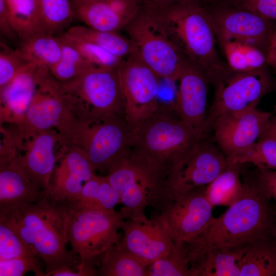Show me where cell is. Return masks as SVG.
Segmentation results:
<instances>
[{"mask_svg": "<svg viewBox=\"0 0 276 276\" xmlns=\"http://www.w3.org/2000/svg\"><path fill=\"white\" fill-rule=\"evenodd\" d=\"M240 197L192 241L183 244L190 266L206 251L216 248L244 247L276 236V211L271 197L255 175L243 180Z\"/></svg>", "mask_w": 276, "mask_h": 276, "instance_id": "cell-1", "label": "cell"}, {"mask_svg": "<svg viewBox=\"0 0 276 276\" xmlns=\"http://www.w3.org/2000/svg\"><path fill=\"white\" fill-rule=\"evenodd\" d=\"M69 210L67 202L46 195L0 216L43 261L45 276L62 267L79 269V258L67 248Z\"/></svg>", "mask_w": 276, "mask_h": 276, "instance_id": "cell-2", "label": "cell"}, {"mask_svg": "<svg viewBox=\"0 0 276 276\" xmlns=\"http://www.w3.org/2000/svg\"><path fill=\"white\" fill-rule=\"evenodd\" d=\"M154 11L185 59L209 83L216 87L233 74L217 51L215 28L203 0H185Z\"/></svg>", "mask_w": 276, "mask_h": 276, "instance_id": "cell-3", "label": "cell"}, {"mask_svg": "<svg viewBox=\"0 0 276 276\" xmlns=\"http://www.w3.org/2000/svg\"><path fill=\"white\" fill-rule=\"evenodd\" d=\"M119 193L124 219L146 216L150 206L162 212L171 202L168 174L146 156L129 147L105 175Z\"/></svg>", "mask_w": 276, "mask_h": 276, "instance_id": "cell-4", "label": "cell"}, {"mask_svg": "<svg viewBox=\"0 0 276 276\" xmlns=\"http://www.w3.org/2000/svg\"><path fill=\"white\" fill-rule=\"evenodd\" d=\"M203 139L178 117L174 103L156 111L131 130L129 146L161 167L169 175L185 161Z\"/></svg>", "mask_w": 276, "mask_h": 276, "instance_id": "cell-5", "label": "cell"}, {"mask_svg": "<svg viewBox=\"0 0 276 276\" xmlns=\"http://www.w3.org/2000/svg\"><path fill=\"white\" fill-rule=\"evenodd\" d=\"M118 68L93 67L71 80L58 81L75 117L83 121L124 118Z\"/></svg>", "mask_w": 276, "mask_h": 276, "instance_id": "cell-6", "label": "cell"}, {"mask_svg": "<svg viewBox=\"0 0 276 276\" xmlns=\"http://www.w3.org/2000/svg\"><path fill=\"white\" fill-rule=\"evenodd\" d=\"M130 130L123 117L83 121L73 116L60 130L64 145L83 150L95 172H108L129 147Z\"/></svg>", "mask_w": 276, "mask_h": 276, "instance_id": "cell-7", "label": "cell"}, {"mask_svg": "<svg viewBox=\"0 0 276 276\" xmlns=\"http://www.w3.org/2000/svg\"><path fill=\"white\" fill-rule=\"evenodd\" d=\"M69 206L68 242L80 265L97 272L102 259L121 240L119 231L124 218L120 211L108 213Z\"/></svg>", "mask_w": 276, "mask_h": 276, "instance_id": "cell-8", "label": "cell"}, {"mask_svg": "<svg viewBox=\"0 0 276 276\" xmlns=\"http://www.w3.org/2000/svg\"><path fill=\"white\" fill-rule=\"evenodd\" d=\"M123 30L135 53L160 78L173 82L178 80L187 60L155 11L141 8Z\"/></svg>", "mask_w": 276, "mask_h": 276, "instance_id": "cell-9", "label": "cell"}, {"mask_svg": "<svg viewBox=\"0 0 276 276\" xmlns=\"http://www.w3.org/2000/svg\"><path fill=\"white\" fill-rule=\"evenodd\" d=\"M118 72L124 119L131 131L159 107L160 78L135 52L123 60Z\"/></svg>", "mask_w": 276, "mask_h": 276, "instance_id": "cell-10", "label": "cell"}, {"mask_svg": "<svg viewBox=\"0 0 276 276\" xmlns=\"http://www.w3.org/2000/svg\"><path fill=\"white\" fill-rule=\"evenodd\" d=\"M71 113L59 82L47 67L39 66L36 90L24 120L12 131L18 149L37 133L56 129Z\"/></svg>", "mask_w": 276, "mask_h": 276, "instance_id": "cell-11", "label": "cell"}, {"mask_svg": "<svg viewBox=\"0 0 276 276\" xmlns=\"http://www.w3.org/2000/svg\"><path fill=\"white\" fill-rule=\"evenodd\" d=\"M267 67L244 73H233L215 87L208 110L207 131L213 122L224 115H233L257 108L262 98L275 88Z\"/></svg>", "mask_w": 276, "mask_h": 276, "instance_id": "cell-12", "label": "cell"}, {"mask_svg": "<svg viewBox=\"0 0 276 276\" xmlns=\"http://www.w3.org/2000/svg\"><path fill=\"white\" fill-rule=\"evenodd\" d=\"M205 187L195 189L172 201L157 216L174 244L182 245L194 240L214 218L213 206L206 197Z\"/></svg>", "mask_w": 276, "mask_h": 276, "instance_id": "cell-13", "label": "cell"}, {"mask_svg": "<svg viewBox=\"0 0 276 276\" xmlns=\"http://www.w3.org/2000/svg\"><path fill=\"white\" fill-rule=\"evenodd\" d=\"M205 138L202 139L194 152L172 171L169 181L172 201L195 189L206 186L228 165L226 156L218 146Z\"/></svg>", "mask_w": 276, "mask_h": 276, "instance_id": "cell-14", "label": "cell"}, {"mask_svg": "<svg viewBox=\"0 0 276 276\" xmlns=\"http://www.w3.org/2000/svg\"><path fill=\"white\" fill-rule=\"evenodd\" d=\"M271 113L257 108L238 114L217 118L210 130L218 147L227 159L234 157L255 144L267 128Z\"/></svg>", "mask_w": 276, "mask_h": 276, "instance_id": "cell-15", "label": "cell"}, {"mask_svg": "<svg viewBox=\"0 0 276 276\" xmlns=\"http://www.w3.org/2000/svg\"><path fill=\"white\" fill-rule=\"evenodd\" d=\"M123 245L146 265L167 256L174 245L171 236L157 216H146L122 221Z\"/></svg>", "mask_w": 276, "mask_h": 276, "instance_id": "cell-16", "label": "cell"}, {"mask_svg": "<svg viewBox=\"0 0 276 276\" xmlns=\"http://www.w3.org/2000/svg\"><path fill=\"white\" fill-rule=\"evenodd\" d=\"M206 5L216 31L255 45L265 53L274 27L271 20L234 5Z\"/></svg>", "mask_w": 276, "mask_h": 276, "instance_id": "cell-17", "label": "cell"}, {"mask_svg": "<svg viewBox=\"0 0 276 276\" xmlns=\"http://www.w3.org/2000/svg\"><path fill=\"white\" fill-rule=\"evenodd\" d=\"M178 87L174 103L180 119L202 139L208 134V88L209 83L203 74L187 61L178 80Z\"/></svg>", "mask_w": 276, "mask_h": 276, "instance_id": "cell-18", "label": "cell"}, {"mask_svg": "<svg viewBox=\"0 0 276 276\" xmlns=\"http://www.w3.org/2000/svg\"><path fill=\"white\" fill-rule=\"evenodd\" d=\"M63 146L61 135L55 129L37 133L22 146L17 159L35 186L46 195L51 189V177L58 156L56 146Z\"/></svg>", "mask_w": 276, "mask_h": 276, "instance_id": "cell-19", "label": "cell"}, {"mask_svg": "<svg viewBox=\"0 0 276 276\" xmlns=\"http://www.w3.org/2000/svg\"><path fill=\"white\" fill-rule=\"evenodd\" d=\"M49 195L68 203L77 199L83 187L95 173L85 152L73 145L61 147Z\"/></svg>", "mask_w": 276, "mask_h": 276, "instance_id": "cell-20", "label": "cell"}, {"mask_svg": "<svg viewBox=\"0 0 276 276\" xmlns=\"http://www.w3.org/2000/svg\"><path fill=\"white\" fill-rule=\"evenodd\" d=\"M29 63L6 86L0 88V124L16 126L24 120L34 95L39 67Z\"/></svg>", "mask_w": 276, "mask_h": 276, "instance_id": "cell-21", "label": "cell"}, {"mask_svg": "<svg viewBox=\"0 0 276 276\" xmlns=\"http://www.w3.org/2000/svg\"><path fill=\"white\" fill-rule=\"evenodd\" d=\"M17 157L9 163L0 164V216L36 202L46 195L31 181Z\"/></svg>", "mask_w": 276, "mask_h": 276, "instance_id": "cell-22", "label": "cell"}, {"mask_svg": "<svg viewBox=\"0 0 276 276\" xmlns=\"http://www.w3.org/2000/svg\"><path fill=\"white\" fill-rule=\"evenodd\" d=\"M217 42L233 73H244L268 67L265 53L260 48L215 31Z\"/></svg>", "mask_w": 276, "mask_h": 276, "instance_id": "cell-23", "label": "cell"}, {"mask_svg": "<svg viewBox=\"0 0 276 276\" xmlns=\"http://www.w3.org/2000/svg\"><path fill=\"white\" fill-rule=\"evenodd\" d=\"M244 247L206 251L191 265V276H239Z\"/></svg>", "mask_w": 276, "mask_h": 276, "instance_id": "cell-24", "label": "cell"}, {"mask_svg": "<svg viewBox=\"0 0 276 276\" xmlns=\"http://www.w3.org/2000/svg\"><path fill=\"white\" fill-rule=\"evenodd\" d=\"M69 204L77 208L114 213L115 206L120 204V197L106 176L94 173L84 185L79 198Z\"/></svg>", "mask_w": 276, "mask_h": 276, "instance_id": "cell-25", "label": "cell"}, {"mask_svg": "<svg viewBox=\"0 0 276 276\" xmlns=\"http://www.w3.org/2000/svg\"><path fill=\"white\" fill-rule=\"evenodd\" d=\"M16 50L28 63L49 69L60 59L62 42L57 36L40 33L21 40Z\"/></svg>", "mask_w": 276, "mask_h": 276, "instance_id": "cell-26", "label": "cell"}, {"mask_svg": "<svg viewBox=\"0 0 276 276\" xmlns=\"http://www.w3.org/2000/svg\"><path fill=\"white\" fill-rule=\"evenodd\" d=\"M148 266L128 250L120 240L100 262L97 275L147 276Z\"/></svg>", "mask_w": 276, "mask_h": 276, "instance_id": "cell-27", "label": "cell"}, {"mask_svg": "<svg viewBox=\"0 0 276 276\" xmlns=\"http://www.w3.org/2000/svg\"><path fill=\"white\" fill-rule=\"evenodd\" d=\"M241 168L240 164H228L226 168L205 187L206 197L213 207L229 206L240 197L243 190Z\"/></svg>", "mask_w": 276, "mask_h": 276, "instance_id": "cell-28", "label": "cell"}, {"mask_svg": "<svg viewBox=\"0 0 276 276\" xmlns=\"http://www.w3.org/2000/svg\"><path fill=\"white\" fill-rule=\"evenodd\" d=\"M276 275L274 241H259L245 246L239 276Z\"/></svg>", "mask_w": 276, "mask_h": 276, "instance_id": "cell-29", "label": "cell"}, {"mask_svg": "<svg viewBox=\"0 0 276 276\" xmlns=\"http://www.w3.org/2000/svg\"><path fill=\"white\" fill-rule=\"evenodd\" d=\"M74 14L86 26L99 31L118 32L128 25L106 0L83 4L74 10Z\"/></svg>", "mask_w": 276, "mask_h": 276, "instance_id": "cell-30", "label": "cell"}, {"mask_svg": "<svg viewBox=\"0 0 276 276\" xmlns=\"http://www.w3.org/2000/svg\"><path fill=\"white\" fill-rule=\"evenodd\" d=\"M64 32L123 59L135 52V48L130 39L120 35L118 32L99 31L80 25L70 27Z\"/></svg>", "mask_w": 276, "mask_h": 276, "instance_id": "cell-31", "label": "cell"}, {"mask_svg": "<svg viewBox=\"0 0 276 276\" xmlns=\"http://www.w3.org/2000/svg\"><path fill=\"white\" fill-rule=\"evenodd\" d=\"M36 2L44 33L59 35L70 27L75 17L71 0H36Z\"/></svg>", "mask_w": 276, "mask_h": 276, "instance_id": "cell-32", "label": "cell"}, {"mask_svg": "<svg viewBox=\"0 0 276 276\" xmlns=\"http://www.w3.org/2000/svg\"><path fill=\"white\" fill-rule=\"evenodd\" d=\"M5 1L10 22L20 41L35 34L44 33L36 0Z\"/></svg>", "mask_w": 276, "mask_h": 276, "instance_id": "cell-33", "label": "cell"}, {"mask_svg": "<svg viewBox=\"0 0 276 276\" xmlns=\"http://www.w3.org/2000/svg\"><path fill=\"white\" fill-rule=\"evenodd\" d=\"M227 161L229 164L250 163L258 169L276 170V137L265 131L250 148Z\"/></svg>", "mask_w": 276, "mask_h": 276, "instance_id": "cell-34", "label": "cell"}, {"mask_svg": "<svg viewBox=\"0 0 276 276\" xmlns=\"http://www.w3.org/2000/svg\"><path fill=\"white\" fill-rule=\"evenodd\" d=\"M60 40L62 42L61 58L57 63L49 68L51 74L57 81L71 80L95 67L88 62L73 45L61 39Z\"/></svg>", "mask_w": 276, "mask_h": 276, "instance_id": "cell-35", "label": "cell"}, {"mask_svg": "<svg viewBox=\"0 0 276 276\" xmlns=\"http://www.w3.org/2000/svg\"><path fill=\"white\" fill-rule=\"evenodd\" d=\"M147 276H191L189 261L183 244H174L170 253L148 266Z\"/></svg>", "mask_w": 276, "mask_h": 276, "instance_id": "cell-36", "label": "cell"}, {"mask_svg": "<svg viewBox=\"0 0 276 276\" xmlns=\"http://www.w3.org/2000/svg\"><path fill=\"white\" fill-rule=\"evenodd\" d=\"M57 36L75 48L87 61L95 67L117 68L124 60L96 45L69 35L65 32Z\"/></svg>", "mask_w": 276, "mask_h": 276, "instance_id": "cell-37", "label": "cell"}, {"mask_svg": "<svg viewBox=\"0 0 276 276\" xmlns=\"http://www.w3.org/2000/svg\"><path fill=\"white\" fill-rule=\"evenodd\" d=\"M22 257L37 256L10 224L0 220V260Z\"/></svg>", "mask_w": 276, "mask_h": 276, "instance_id": "cell-38", "label": "cell"}, {"mask_svg": "<svg viewBox=\"0 0 276 276\" xmlns=\"http://www.w3.org/2000/svg\"><path fill=\"white\" fill-rule=\"evenodd\" d=\"M37 257H22L0 260V276H23L28 272L36 276H45Z\"/></svg>", "mask_w": 276, "mask_h": 276, "instance_id": "cell-39", "label": "cell"}, {"mask_svg": "<svg viewBox=\"0 0 276 276\" xmlns=\"http://www.w3.org/2000/svg\"><path fill=\"white\" fill-rule=\"evenodd\" d=\"M0 52V88L8 84L29 63L19 52L1 43Z\"/></svg>", "mask_w": 276, "mask_h": 276, "instance_id": "cell-40", "label": "cell"}, {"mask_svg": "<svg viewBox=\"0 0 276 276\" xmlns=\"http://www.w3.org/2000/svg\"><path fill=\"white\" fill-rule=\"evenodd\" d=\"M269 20L276 19V0H237L233 4Z\"/></svg>", "mask_w": 276, "mask_h": 276, "instance_id": "cell-41", "label": "cell"}, {"mask_svg": "<svg viewBox=\"0 0 276 276\" xmlns=\"http://www.w3.org/2000/svg\"><path fill=\"white\" fill-rule=\"evenodd\" d=\"M255 176L260 185L276 203V170L257 168Z\"/></svg>", "mask_w": 276, "mask_h": 276, "instance_id": "cell-42", "label": "cell"}, {"mask_svg": "<svg viewBox=\"0 0 276 276\" xmlns=\"http://www.w3.org/2000/svg\"><path fill=\"white\" fill-rule=\"evenodd\" d=\"M0 31L10 39L18 37L10 22L5 0H0Z\"/></svg>", "mask_w": 276, "mask_h": 276, "instance_id": "cell-43", "label": "cell"}, {"mask_svg": "<svg viewBox=\"0 0 276 276\" xmlns=\"http://www.w3.org/2000/svg\"><path fill=\"white\" fill-rule=\"evenodd\" d=\"M265 54L268 66L276 68V26H274L269 36Z\"/></svg>", "mask_w": 276, "mask_h": 276, "instance_id": "cell-44", "label": "cell"}, {"mask_svg": "<svg viewBox=\"0 0 276 276\" xmlns=\"http://www.w3.org/2000/svg\"><path fill=\"white\" fill-rule=\"evenodd\" d=\"M185 0H138L141 8L158 11Z\"/></svg>", "mask_w": 276, "mask_h": 276, "instance_id": "cell-45", "label": "cell"}, {"mask_svg": "<svg viewBox=\"0 0 276 276\" xmlns=\"http://www.w3.org/2000/svg\"><path fill=\"white\" fill-rule=\"evenodd\" d=\"M51 276H94L97 275L95 270L86 268L80 266L78 270L68 267H62L52 272Z\"/></svg>", "mask_w": 276, "mask_h": 276, "instance_id": "cell-46", "label": "cell"}, {"mask_svg": "<svg viewBox=\"0 0 276 276\" xmlns=\"http://www.w3.org/2000/svg\"><path fill=\"white\" fill-rule=\"evenodd\" d=\"M237 0H203L208 5H231L235 3Z\"/></svg>", "mask_w": 276, "mask_h": 276, "instance_id": "cell-47", "label": "cell"}, {"mask_svg": "<svg viewBox=\"0 0 276 276\" xmlns=\"http://www.w3.org/2000/svg\"><path fill=\"white\" fill-rule=\"evenodd\" d=\"M265 131L276 137V117L271 118L270 123Z\"/></svg>", "mask_w": 276, "mask_h": 276, "instance_id": "cell-48", "label": "cell"}, {"mask_svg": "<svg viewBox=\"0 0 276 276\" xmlns=\"http://www.w3.org/2000/svg\"><path fill=\"white\" fill-rule=\"evenodd\" d=\"M100 1L103 0H71L74 11L75 9L83 4Z\"/></svg>", "mask_w": 276, "mask_h": 276, "instance_id": "cell-49", "label": "cell"}, {"mask_svg": "<svg viewBox=\"0 0 276 276\" xmlns=\"http://www.w3.org/2000/svg\"><path fill=\"white\" fill-rule=\"evenodd\" d=\"M274 244H275V248H276V236H275V238Z\"/></svg>", "mask_w": 276, "mask_h": 276, "instance_id": "cell-50", "label": "cell"}, {"mask_svg": "<svg viewBox=\"0 0 276 276\" xmlns=\"http://www.w3.org/2000/svg\"><path fill=\"white\" fill-rule=\"evenodd\" d=\"M274 110H275V113H276V105H275V106L274 107ZM275 117H276V116Z\"/></svg>", "mask_w": 276, "mask_h": 276, "instance_id": "cell-51", "label": "cell"}]
</instances>
